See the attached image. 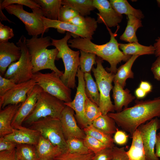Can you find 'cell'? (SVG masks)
I'll list each match as a JSON object with an SVG mask.
<instances>
[{
  "label": "cell",
  "mask_w": 160,
  "mask_h": 160,
  "mask_svg": "<svg viewBox=\"0 0 160 160\" xmlns=\"http://www.w3.org/2000/svg\"><path fill=\"white\" fill-rule=\"evenodd\" d=\"M118 126L132 135L140 125L160 117V97L152 100L136 101L133 106L124 108L119 112L109 113Z\"/></svg>",
  "instance_id": "1"
},
{
  "label": "cell",
  "mask_w": 160,
  "mask_h": 160,
  "mask_svg": "<svg viewBox=\"0 0 160 160\" xmlns=\"http://www.w3.org/2000/svg\"><path fill=\"white\" fill-rule=\"evenodd\" d=\"M106 28L110 35V39L107 43L98 45L93 43L91 40L76 36L70 39L68 46L71 48L94 53L103 60L108 62L110 65L107 70L115 74L117 68V66L121 61H127L132 56L126 55L120 50L119 43L115 37L119 26H118L116 31L113 33L108 27Z\"/></svg>",
  "instance_id": "2"
},
{
  "label": "cell",
  "mask_w": 160,
  "mask_h": 160,
  "mask_svg": "<svg viewBox=\"0 0 160 160\" xmlns=\"http://www.w3.org/2000/svg\"><path fill=\"white\" fill-rule=\"evenodd\" d=\"M49 36H32L26 39V44L30 55L33 66V74L41 70L49 69L55 72L60 76L63 72L59 70L55 64L58 50L56 48L48 49L47 47L52 45Z\"/></svg>",
  "instance_id": "3"
},
{
  "label": "cell",
  "mask_w": 160,
  "mask_h": 160,
  "mask_svg": "<svg viewBox=\"0 0 160 160\" xmlns=\"http://www.w3.org/2000/svg\"><path fill=\"white\" fill-rule=\"evenodd\" d=\"M71 33L67 32L64 37L60 39L51 38L52 45L58 50L57 59H61L63 62L65 71L60 78L68 87H76V77L79 68L80 51H74L69 47L68 42L71 37Z\"/></svg>",
  "instance_id": "4"
},
{
  "label": "cell",
  "mask_w": 160,
  "mask_h": 160,
  "mask_svg": "<svg viewBox=\"0 0 160 160\" xmlns=\"http://www.w3.org/2000/svg\"><path fill=\"white\" fill-rule=\"evenodd\" d=\"M103 60L96 57L97 66L93 67L92 70L95 78L100 94L99 107L103 115L109 113H114V105L110 97V92L113 87L112 85L115 74L107 72L104 68Z\"/></svg>",
  "instance_id": "5"
},
{
  "label": "cell",
  "mask_w": 160,
  "mask_h": 160,
  "mask_svg": "<svg viewBox=\"0 0 160 160\" xmlns=\"http://www.w3.org/2000/svg\"><path fill=\"white\" fill-rule=\"evenodd\" d=\"M26 37L22 35L16 44L21 49V55L19 60L12 63L8 67L3 77L13 80L16 84L32 79L33 66L30 55L26 44Z\"/></svg>",
  "instance_id": "6"
},
{
  "label": "cell",
  "mask_w": 160,
  "mask_h": 160,
  "mask_svg": "<svg viewBox=\"0 0 160 160\" xmlns=\"http://www.w3.org/2000/svg\"><path fill=\"white\" fill-rule=\"evenodd\" d=\"M65 106L64 102L43 91L33 110L24 122L30 125L39 119L48 117L60 119Z\"/></svg>",
  "instance_id": "7"
},
{
  "label": "cell",
  "mask_w": 160,
  "mask_h": 160,
  "mask_svg": "<svg viewBox=\"0 0 160 160\" xmlns=\"http://www.w3.org/2000/svg\"><path fill=\"white\" fill-rule=\"evenodd\" d=\"M32 79L36 81L43 91L64 103L72 101L71 89L66 85L60 76L55 72L47 73L38 72L33 74Z\"/></svg>",
  "instance_id": "8"
},
{
  "label": "cell",
  "mask_w": 160,
  "mask_h": 160,
  "mask_svg": "<svg viewBox=\"0 0 160 160\" xmlns=\"http://www.w3.org/2000/svg\"><path fill=\"white\" fill-rule=\"evenodd\" d=\"M30 125V128L39 131L43 137L60 149L63 152L67 151L66 140L60 119L48 117L39 119Z\"/></svg>",
  "instance_id": "9"
},
{
  "label": "cell",
  "mask_w": 160,
  "mask_h": 160,
  "mask_svg": "<svg viewBox=\"0 0 160 160\" xmlns=\"http://www.w3.org/2000/svg\"><path fill=\"white\" fill-rule=\"evenodd\" d=\"M4 9L8 13L18 18L24 24L26 30L29 35L38 36L44 32V28L41 16L43 15L41 9L32 10V12L24 10L23 5L12 4L6 6Z\"/></svg>",
  "instance_id": "10"
},
{
  "label": "cell",
  "mask_w": 160,
  "mask_h": 160,
  "mask_svg": "<svg viewBox=\"0 0 160 160\" xmlns=\"http://www.w3.org/2000/svg\"><path fill=\"white\" fill-rule=\"evenodd\" d=\"M159 129L160 120L157 117L140 125L137 128L143 140L146 160H159L155 151L157 132Z\"/></svg>",
  "instance_id": "11"
},
{
  "label": "cell",
  "mask_w": 160,
  "mask_h": 160,
  "mask_svg": "<svg viewBox=\"0 0 160 160\" xmlns=\"http://www.w3.org/2000/svg\"><path fill=\"white\" fill-rule=\"evenodd\" d=\"M76 77L78 79V85L75 97L71 102L64 103V104L73 109L75 112V118L81 127L83 129L91 124L89 121L85 113L84 105L86 96L85 91L84 73L79 68Z\"/></svg>",
  "instance_id": "12"
},
{
  "label": "cell",
  "mask_w": 160,
  "mask_h": 160,
  "mask_svg": "<svg viewBox=\"0 0 160 160\" xmlns=\"http://www.w3.org/2000/svg\"><path fill=\"white\" fill-rule=\"evenodd\" d=\"M45 31L49 28L57 29L58 32L64 33L65 31L71 33L74 37L76 36L92 40V36L97 28V23L85 26H79L59 20L47 19L43 16H41Z\"/></svg>",
  "instance_id": "13"
},
{
  "label": "cell",
  "mask_w": 160,
  "mask_h": 160,
  "mask_svg": "<svg viewBox=\"0 0 160 160\" xmlns=\"http://www.w3.org/2000/svg\"><path fill=\"white\" fill-rule=\"evenodd\" d=\"M37 84L32 79L24 82L16 84L2 96L0 97V108L9 105L22 103L26 99L28 93Z\"/></svg>",
  "instance_id": "14"
},
{
  "label": "cell",
  "mask_w": 160,
  "mask_h": 160,
  "mask_svg": "<svg viewBox=\"0 0 160 160\" xmlns=\"http://www.w3.org/2000/svg\"><path fill=\"white\" fill-rule=\"evenodd\" d=\"M43 91L41 88L37 84L28 93L26 99L21 103L12 120L11 126L13 128L16 129L22 126V123L33 110Z\"/></svg>",
  "instance_id": "15"
},
{
  "label": "cell",
  "mask_w": 160,
  "mask_h": 160,
  "mask_svg": "<svg viewBox=\"0 0 160 160\" xmlns=\"http://www.w3.org/2000/svg\"><path fill=\"white\" fill-rule=\"evenodd\" d=\"M93 5L98 11L97 22L104 24L106 27L118 26L123 18V16L118 13L112 8L109 1L93 0Z\"/></svg>",
  "instance_id": "16"
},
{
  "label": "cell",
  "mask_w": 160,
  "mask_h": 160,
  "mask_svg": "<svg viewBox=\"0 0 160 160\" xmlns=\"http://www.w3.org/2000/svg\"><path fill=\"white\" fill-rule=\"evenodd\" d=\"M74 112L71 108L65 105L61 113L60 119L66 140L72 137L83 139L86 135L77 125Z\"/></svg>",
  "instance_id": "17"
},
{
  "label": "cell",
  "mask_w": 160,
  "mask_h": 160,
  "mask_svg": "<svg viewBox=\"0 0 160 160\" xmlns=\"http://www.w3.org/2000/svg\"><path fill=\"white\" fill-rule=\"evenodd\" d=\"M21 55L20 47L13 42L0 43V72L4 75L9 66L19 60Z\"/></svg>",
  "instance_id": "18"
},
{
  "label": "cell",
  "mask_w": 160,
  "mask_h": 160,
  "mask_svg": "<svg viewBox=\"0 0 160 160\" xmlns=\"http://www.w3.org/2000/svg\"><path fill=\"white\" fill-rule=\"evenodd\" d=\"M37 130L21 126L14 129L12 132L4 137L17 144H26L36 146L40 136Z\"/></svg>",
  "instance_id": "19"
},
{
  "label": "cell",
  "mask_w": 160,
  "mask_h": 160,
  "mask_svg": "<svg viewBox=\"0 0 160 160\" xmlns=\"http://www.w3.org/2000/svg\"><path fill=\"white\" fill-rule=\"evenodd\" d=\"M21 103L9 105L0 111V137L12 133L14 129L11 126L12 120Z\"/></svg>",
  "instance_id": "20"
},
{
  "label": "cell",
  "mask_w": 160,
  "mask_h": 160,
  "mask_svg": "<svg viewBox=\"0 0 160 160\" xmlns=\"http://www.w3.org/2000/svg\"><path fill=\"white\" fill-rule=\"evenodd\" d=\"M35 147L39 160H53L63 152L41 135Z\"/></svg>",
  "instance_id": "21"
},
{
  "label": "cell",
  "mask_w": 160,
  "mask_h": 160,
  "mask_svg": "<svg viewBox=\"0 0 160 160\" xmlns=\"http://www.w3.org/2000/svg\"><path fill=\"white\" fill-rule=\"evenodd\" d=\"M114 83L112 97L114 100V109L116 112H119L122 111L123 107L124 106V108H127L135 97L130 93L128 89H124L118 83Z\"/></svg>",
  "instance_id": "22"
},
{
  "label": "cell",
  "mask_w": 160,
  "mask_h": 160,
  "mask_svg": "<svg viewBox=\"0 0 160 160\" xmlns=\"http://www.w3.org/2000/svg\"><path fill=\"white\" fill-rule=\"evenodd\" d=\"M132 137L131 146L127 151L129 160H146L143 140L137 129L134 132Z\"/></svg>",
  "instance_id": "23"
},
{
  "label": "cell",
  "mask_w": 160,
  "mask_h": 160,
  "mask_svg": "<svg viewBox=\"0 0 160 160\" xmlns=\"http://www.w3.org/2000/svg\"><path fill=\"white\" fill-rule=\"evenodd\" d=\"M33 1L40 6L44 17L51 20H59L62 0Z\"/></svg>",
  "instance_id": "24"
},
{
  "label": "cell",
  "mask_w": 160,
  "mask_h": 160,
  "mask_svg": "<svg viewBox=\"0 0 160 160\" xmlns=\"http://www.w3.org/2000/svg\"><path fill=\"white\" fill-rule=\"evenodd\" d=\"M119 48L124 54L131 56L152 55L155 54V50L153 46H144L138 42L128 44L119 43Z\"/></svg>",
  "instance_id": "25"
},
{
  "label": "cell",
  "mask_w": 160,
  "mask_h": 160,
  "mask_svg": "<svg viewBox=\"0 0 160 160\" xmlns=\"http://www.w3.org/2000/svg\"><path fill=\"white\" fill-rule=\"evenodd\" d=\"M127 26L120 39L129 43L138 42L136 33L139 28L143 26L142 21L141 19L131 15H127Z\"/></svg>",
  "instance_id": "26"
},
{
  "label": "cell",
  "mask_w": 160,
  "mask_h": 160,
  "mask_svg": "<svg viewBox=\"0 0 160 160\" xmlns=\"http://www.w3.org/2000/svg\"><path fill=\"white\" fill-rule=\"evenodd\" d=\"M139 56L138 55H132L125 64L117 69L114 76V82L118 83L124 88L126 85L127 79L134 77V74L131 68L134 63Z\"/></svg>",
  "instance_id": "27"
},
{
  "label": "cell",
  "mask_w": 160,
  "mask_h": 160,
  "mask_svg": "<svg viewBox=\"0 0 160 160\" xmlns=\"http://www.w3.org/2000/svg\"><path fill=\"white\" fill-rule=\"evenodd\" d=\"M109 1L113 9L120 15H131L140 19L144 17L141 10L133 8L126 0H110Z\"/></svg>",
  "instance_id": "28"
},
{
  "label": "cell",
  "mask_w": 160,
  "mask_h": 160,
  "mask_svg": "<svg viewBox=\"0 0 160 160\" xmlns=\"http://www.w3.org/2000/svg\"><path fill=\"white\" fill-rule=\"evenodd\" d=\"M61 2L62 4L72 8L80 15L84 17L89 15L95 9L93 0H62Z\"/></svg>",
  "instance_id": "29"
},
{
  "label": "cell",
  "mask_w": 160,
  "mask_h": 160,
  "mask_svg": "<svg viewBox=\"0 0 160 160\" xmlns=\"http://www.w3.org/2000/svg\"><path fill=\"white\" fill-rule=\"evenodd\" d=\"M84 79L86 97L99 107L100 94L96 81L94 80L91 73H84Z\"/></svg>",
  "instance_id": "30"
},
{
  "label": "cell",
  "mask_w": 160,
  "mask_h": 160,
  "mask_svg": "<svg viewBox=\"0 0 160 160\" xmlns=\"http://www.w3.org/2000/svg\"><path fill=\"white\" fill-rule=\"evenodd\" d=\"M116 124L114 120L108 114H102L92 122L94 127L111 136L117 129Z\"/></svg>",
  "instance_id": "31"
},
{
  "label": "cell",
  "mask_w": 160,
  "mask_h": 160,
  "mask_svg": "<svg viewBox=\"0 0 160 160\" xmlns=\"http://www.w3.org/2000/svg\"><path fill=\"white\" fill-rule=\"evenodd\" d=\"M86 135L90 136L104 144L107 148L115 146L112 136L97 129L90 124L83 129Z\"/></svg>",
  "instance_id": "32"
},
{
  "label": "cell",
  "mask_w": 160,
  "mask_h": 160,
  "mask_svg": "<svg viewBox=\"0 0 160 160\" xmlns=\"http://www.w3.org/2000/svg\"><path fill=\"white\" fill-rule=\"evenodd\" d=\"M17 160H39L35 146L26 144H17L15 148Z\"/></svg>",
  "instance_id": "33"
},
{
  "label": "cell",
  "mask_w": 160,
  "mask_h": 160,
  "mask_svg": "<svg viewBox=\"0 0 160 160\" xmlns=\"http://www.w3.org/2000/svg\"><path fill=\"white\" fill-rule=\"evenodd\" d=\"M79 67L84 73H90L94 65L96 64V57L95 54L80 50Z\"/></svg>",
  "instance_id": "34"
},
{
  "label": "cell",
  "mask_w": 160,
  "mask_h": 160,
  "mask_svg": "<svg viewBox=\"0 0 160 160\" xmlns=\"http://www.w3.org/2000/svg\"><path fill=\"white\" fill-rule=\"evenodd\" d=\"M68 151L72 153L87 154L91 152L85 145L83 139L72 137L66 140Z\"/></svg>",
  "instance_id": "35"
},
{
  "label": "cell",
  "mask_w": 160,
  "mask_h": 160,
  "mask_svg": "<svg viewBox=\"0 0 160 160\" xmlns=\"http://www.w3.org/2000/svg\"><path fill=\"white\" fill-rule=\"evenodd\" d=\"M85 115L90 124L102 115L99 107L86 97L84 105Z\"/></svg>",
  "instance_id": "36"
},
{
  "label": "cell",
  "mask_w": 160,
  "mask_h": 160,
  "mask_svg": "<svg viewBox=\"0 0 160 160\" xmlns=\"http://www.w3.org/2000/svg\"><path fill=\"white\" fill-rule=\"evenodd\" d=\"M94 155L92 152L87 154H80L66 151L63 152L53 160H92Z\"/></svg>",
  "instance_id": "37"
},
{
  "label": "cell",
  "mask_w": 160,
  "mask_h": 160,
  "mask_svg": "<svg viewBox=\"0 0 160 160\" xmlns=\"http://www.w3.org/2000/svg\"><path fill=\"white\" fill-rule=\"evenodd\" d=\"M83 140L86 146L94 154L107 148L103 143L89 135H86Z\"/></svg>",
  "instance_id": "38"
},
{
  "label": "cell",
  "mask_w": 160,
  "mask_h": 160,
  "mask_svg": "<svg viewBox=\"0 0 160 160\" xmlns=\"http://www.w3.org/2000/svg\"><path fill=\"white\" fill-rule=\"evenodd\" d=\"M12 4H19L28 7L32 10L41 9L40 5L35 2L33 0H0V8L2 9Z\"/></svg>",
  "instance_id": "39"
},
{
  "label": "cell",
  "mask_w": 160,
  "mask_h": 160,
  "mask_svg": "<svg viewBox=\"0 0 160 160\" xmlns=\"http://www.w3.org/2000/svg\"><path fill=\"white\" fill-rule=\"evenodd\" d=\"M79 15V14L72 8L67 5H62L60 9L58 20L66 22Z\"/></svg>",
  "instance_id": "40"
},
{
  "label": "cell",
  "mask_w": 160,
  "mask_h": 160,
  "mask_svg": "<svg viewBox=\"0 0 160 160\" xmlns=\"http://www.w3.org/2000/svg\"><path fill=\"white\" fill-rule=\"evenodd\" d=\"M79 26H85L97 23L94 18L79 15L66 22Z\"/></svg>",
  "instance_id": "41"
},
{
  "label": "cell",
  "mask_w": 160,
  "mask_h": 160,
  "mask_svg": "<svg viewBox=\"0 0 160 160\" xmlns=\"http://www.w3.org/2000/svg\"><path fill=\"white\" fill-rule=\"evenodd\" d=\"M12 28L4 25L0 22V43L8 42V40L14 36Z\"/></svg>",
  "instance_id": "42"
},
{
  "label": "cell",
  "mask_w": 160,
  "mask_h": 160,
  "mask_svg": "<svg viewBox=\"0 0 160 160\" xmlns=\"http://www.w3.org/2000/svg\"><path fill=\"white\" fill-rule=\"evenodd\" d=\"M16 84L12 80L0 75V97L5 94Z\"/></svg>",
  "instance_id": "43"
},
{
  "label": "cell",
  "mask_w": 160,
  "mask_h": 160,
  "mask_svg": "<svg viewBox=\"0 0 160 160\" xmlns=\"http://www.w3.org/2000/svg\"><path fill=\"white\" fill-rule=\"evenodd\" d=\"M112 160H129L124 147L119 148L114 146L113 147Z\"/></svg>",
  "instance_id": "44"
},
{
  "label": "cell",
  "mask_w": 160,
  "mask_h": 160,
  "mask_svg": "<svg viewBox=\"0 0 160 160\" xmlns=\"http://www.w3.org/2000/svg\"><path fill=\"white\" fill-rule=\"evenodd\" d=\"M114 134L113 137L114 143L119 145H123L127 143L128 136L124 131L117 128Z\"/></svg>",
  "instance_id": "45"
},
{
  "label": "cell",
  "mask_w": 160,
  "mask_h": 160,
  "mask_svg": "<svg viewBox=\"0 0 160 160\" xmlns=\"http://www.w3.org/2000/svg\"><path fill=\"white\" fill-rule=\"evenodd\" d=\"M112 148H106L95 154L94 160H112Z\"/></svg>",
  "instance_id": "46"
},
{
  "label": "cell",
  "mask_w": 160,
  "mask_h": 160,
  "mask_svg": "<svg viewBox=\"0 0 160 160\" xmlns=\"http://www.w3.org/2000/svg\"><path fill=\"white\" fill-rule=\"evenodd\" d=\"M17 144L4 137H0V152L11 151L16 148Z\"/></svg>",
  "instance_id": "47"
},
{
  "label": "cell",
  "mask_w": 160,
  "mask_h": 160,
  "mask_svg": "<svg viewBox=\"0 0 160 160\" xmlns=\"http://www.w3.org/2000/svg\"><path fill=\"white\" fill-rule=\"evenodd\" d=\"M151 70L154 78L158 81H160V56L157 57L152 64Z\"/></svg>",
  "instance_id": "48"
},
{
  "label": "cell",
  "mask_w": 160,
  "mask_h": 160,
  "mask_svg": "<svg viewBox=\"0 0 160 160\" xmlns=\"http://www.w3.org/2000/svg\"><path fill=\"white\" fill-rule=\"evenodd\" d=\"M0 160H17L15 155V149L11 151L0 152Z\"/></svg>",
  "instance_id": "49"
},
{
  "label": "cell",
  "mask_w": 160,
  "mask_h": 160,
  "mask_svg": "<svg viewBox=\"0 0 160 160\" xmlns=\"http://www.w3.org/2000/svg\"><path fill=\"white\" fill-rule=\"evenodd\" d=\"M139 87L144 90L147 94L152 91V86L149 82L146 81H141Z\"/></svg>",
  "instance_id": "50"
},
{
  "label": "cell",
  "mask_w": 160,
  "mask_h": 160,
  "mask_svg": "<svg viewBox=\"0 0 160 160\" xmlns=\"http://www.w3.org/2000/svg\"><path fill=\"white\" fill-rule=\"evenodd\" d=\"M147 94L139 87L137 88L135 91V95L137 99L144 98Z\"/></svg>",
  "instance_id": "51"
},
{
  "label": "cell",
  "mask_w": 160,
  "mask_h": 160,
  "mask_svg": "<svg viewBox=\"0 0 160 160\" xmlns=\"http://www.w3.org/2000/svg\"><path fill=\"white\" fill-rule=\"evenodd\" d=\"M155 41L153 46L155 50V55L157 57L160 56V37H158Z\"/></svg>",
  "instance_id": "52"
},
{
  "label": "cell",
  "mask_w": 160,
  "mask_h": 160,
  "mask_svg": "<svg viewBox=\"0 0 160 160\" xmlns=\"http://www.w3.org/2000/svg\"><path fill=\"white\" fill-rule=\"evenodd\" d=\"M155 148L156 156L158 158H160V136L157 134Z\"/></svg>",
  "instance_id": "53"
},
{
  "label": "cell",
  "mask_w": 160,
  "mask_h": 160,
  "mask_svg": "<svg viewBox=\"0 0 160 160\" xmlns=\"http://www.w3.org/2000/svg\"><path fill=\"white\" fill-rule=\"evenodd\" d=\"M0 19L1 21L3 20L7 21L9 23H11L13 22L11 21L7 17L5 16V15L3 13L2 9L0 8Z\"/></svg>",
  "instance_id": "54"
},
{
  "label": "cell",
  "mask_w": 160,
  "mask_h": 160,
  "mask_svg": "<svg viewBox=\"0 0 160 160\" xmlns=\"http://www.w3.org/2000/svg\"><path fill=\"white\" fill-rule=\"evenodd\" d=\"M156 1L158 7L160 8V0H157Z\"/></svg>",
  "instance_id": "55"
},
{
  "label": "cell",
  "mask_w": 160,
  "mask_h": 160,
  "mask_svg": "<svg viewBox=\"0 0 160 160\" xmlns=\"http://www.w3.org/2000/svg\"><path fill=\"white\" fill-rule=\"evenodd\" d=\"M157 134L160 136V131Z\"/></svg>",
  "instance_id": "56"
},
{
  "label": "cell",
  "mask_w": 160,
  "mask_h": 160,
  "mask_svg": "<svg viewBox=\"0 0 160 160\" xmlns=\"http://www.w3.org/2000/svg\"><path fill=\"white\" fill-rule=\"evenodd\" d=\"M92 160H94L93 159H92Z\"/></svg>",
  "instance_id": "57"
}]
</instances>
